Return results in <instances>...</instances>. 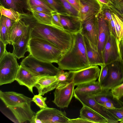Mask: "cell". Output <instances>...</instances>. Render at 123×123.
<instances>
[{
	"instance_id": "obj_1",
	"label": "cell",
	"mask_w": 123,
	"mask_h": 123,
	"mask_svg": "<svg viewBox=\"0 0 123 123\" xmlns=\"http://www.w3.org/2000/svg\"><path fill=\"white\" fill-rule=\"evenodd\" d=\"M29 26L30 37L39 38L47 41L60 49L63 54L72 47L73 35L64 30L53 25L39 23L36 19Z\"/></svg>"
},
{
	"instance_id": "obj_2",
	"label": "cell",
	"mask_w": 123,
	"mask_h": 123,
	"mask_svg": "<svg viewBox=\"0 0 123 123\" xmlns=\"http://www.w3.org/2000/svg\"><path fill=\"white\" fill-rule=\"evenodd\" d=\"M73 37L72 47L63 54L57 63L61 70L74 71L90 66L83 36L80 32Z\"/></svg>"
},
{
	"instance_id": "obj_3",
	"label": "cell",
	"mask_w": 123,
	"mask_h": 123,
	"mask_svg": "<svg viewBox=\"0 0 123 123\" xmlns=\"http://www.w3.org/2000/svg\"><path fill=\"white\" fill-rule=\"evenodd\" d=\"M27 51L36 58L44 62L57 63L63 53L47 41L39 38L30 37Z\"/></svg>"
},
{
	"instance_id": "obj_4",
	"label": "cell",
	"mask_w": 123,
	"mask_h": 123,
	"mask_svg": "<svg viewBox=\"0 0 123 123\" xmlns=\"http://www.w3.org/2000/svg\"><path fill=\"white\" fill-rule=\"evenodd\" d=\"M52 63L39 60L29 54L22 60L20 65L37 75L56 76L61 70Z\"/></svg>"
},
{
	"instance_id": "obj_5",
	"label": "cell",
	"mask_w": 123,
	"mask_h": 123,
	"mask_svg": "<svg viewBox=\"0 0 123 123\" xmlns=\"http://www.w3.org/2000/svg\"><path fill=\"white\" fill-rule=\"evenodd\" d=\"M17 58L7 51L0 59V85L11 83L15 80L20 67Z\"/></svg>"
},
{
	"instance_id": "obj_6",
	"label": "cell",
	"mask_w": 123,
	"mask_h": 123,
	"mask_svg": "<svg viewBox=\"0 0 123 123\" xmlns=\"http://www.w3.org/2000/svg\"><path fill=\"white\" fill-rule=\"evenodd\" d=\"M74 96L83 105L86 106L97 112L106 119L108 123H119L117 119L106 110L105 108L97 102L92 94L74 92Z\"/></svg>"
},
{
	"instance_id": "obj_7",
	"label": "cell",
	"mask_w": 123,
	"mask_h": 123,
	"mask_svg": "<svg viewBox=\"0 0 123 123\" xmlns=\"http://www.w3.org/2000/svg\"><path fill=\"white\" fill-rule=\"evenodd\" d=\"M108 65L107 75L100 84L103 89L111 90L123 83V62L118 60Z\"/></svg>"
},
{
	"instance_id": "obj_8",
	"label": "cell",
	"mask_w": 123,
	"mask_h": 123,
	"mask_svg": "<svg viewBox=\"0 0 123 123\" xmlns=\"http://www.w3.org/2000/svg\"><path fill=\"white\" fill-rule=\"evenodd\" d=\"M74 85L73 80L65 83L59 84L54 92L53 102L61 108H67L74 96Z\"/></svg>"
},
{
	"instance_id": "obj_9",
	"label": "cell",
	"mask_w": 123,
	"mask_h": 123,
	"mask_svg": "<svg viewBox=\"0 0 123 123\" xmlns=\"http://www.w3.org/2000/svg\"><path fill=\"white\" fill-rule=\"evenodd\" d=\"M100 69L98 66H91L76 71H69L71 73L75 86L96 81L99 76Z\"/></svg>"
},
{
	"instance_id": "obj_10",
	"label": "cell",
	"mask_w": 123,
	"mask_h": 123,
	"mask_svg": "<svg viewBox=\"0 0 123 123\" xmlns=\"http://www.w3.org/2000/svg\"><path fill=\"white\" fill-rule=\"evenodd\" d=\"M35 116L43 123H68L69 119L65 111L48 107L40 109L36 113Z\"/></svg>"
},
{
	"instance_id": "obj_11",
	"label": "cell",
	"mask_w": 123,
	"mask_h": 123,
	"mask_svg": "<svg viewBox=\"0 0 123 123\" xmlns=\"http://www.w3.org/2000/svg\"><path fill=\"white\" fill-rule=\"evenodd\" d=\"M102 56L104 64L105 65L121 60L117 39L111 33H110L105 44Z\"/></svg>"
},
{
	"instance_id": "obj_12",
	"label": "cell",
	"mask_w": 123,
	"mask_h": 123,
	"mask_svg": "<svg viewBox=\"0 0 123 123\" xmlns=\"http://www.w3.org/2000/svg\"><path fill=\"white\" fill-rule=\"evenodd\" d=\"M0 98L7 108L21 106L32 101V98L13 91L3 92Z\"/></svg>"
},
{
	"instance_id": "obj_13",
	"label": "cell",
	"mask_w": 123,
	"mask_h": 123,
	"mask_svg": "<svg viewBox=\"0 0 123 123\" xmlns=\"http://www.w3.org/2000/svg\"><path fill=\"white\" fill-rule=\"evenodd\" d=\"M98 15L90 17L82 21L80 33L97 46L98 26Z\"/></svg>"
},
{
	"instance_id": "obj_14",
	"label": "cell",
	"mask_w": 123,
	"mask_h": 123,
	"mask_svg": "<svg viewBox=\"0 0 123 123\" xmlns=\"http://www.w3.org/2000/svg\"><path fill=\"white\" fill-rule=\"evenodd\" d=\"M79 17L82 21L101 11L102 6L98 0H80Z\"/></svg>"
},
{
	"instance_id": "obj_15",
	"label": "cell",
	"mask_w": 123,
	"mask_h": 123,
	"mask_svg": "<svg viewBox=\"0 0 123 123\" xmlns=\"http://www.w3.org/2000/svg\"><path fill=\"white\" fill-rule=\"evenodd\" d=\"M59 15L61 23L64 30L73 35L81 32L82 21L79 17L69 15L60 14Z\"/></svg>"
},
{
	"instance_id": "obj_16",
	"label": "cell",
	"mask_w": 123,
	"mask_h": 123,
	"mask_svg": "<svg viewBox=\"0 0 123 123\" xmlns=\"http://www.w3.org/2000/svg\"><path fill=\"white\" fill-rule=\"evenodd\" d=\"M58 84L56 76L40 75L35 87L38 90V94L43 96L55 89Z\"/></svg>"
},
{
	"instance_id": "obj_17",
	"label": "cell",
	"mask_w": 123,
	"mask_h": 123,
	"mask_svg": "<svg viewBox=\"0 0 123 123\" xmlns=\"http://www.w3.org/2000/svg\"><path fill=\"white\" fill-rule=\"evenodd\" d=\"M83 37L87 55L90 66L97 65L101 67L104 64L102 56L97 46L90 42L86 36Z\"/></svg>"
},
{
	"instance_id": "obj_18",
	"label": "cell",
	"mask_w": 123,
	"mask_h": 123,
	"mask_svg": "<svg viewBox=\"0 0 123 123\" xmlns=\"http://www.w3.org/2000/svg\"><path fill=\"white\" fill-rule=\"evenodd\" d=\"M40 76L31 73L20 65L17 73L15 80L20 85L26 86L32 93L33 88Z\"/></svg>"
},
{
	"instance_id": "obj_19",
	"label": "cell",
	"mask_w": 123,
	"mask_h": 123,
	"mask_svg": "<svg viewBox=\"0 0 123 123\" xmlns=\"http://www.w3.org/2000/svg\"><path fill=\"white\" fill-rule=\"evenodd\" d=\"M97 18L98 26L97 47L102 56L103 51L110 34V31L108 23L104 19L101 11L98 15Z\"/></svg>"
},
{
	"instance_id": "obj_20",
	"label": "cell",
	"mask_w": 123,
	"mask_h": 123,
	"mask_svg": "<svg viewBox=\"0 0 123 123\" xmlns=\"http://www.w3.org/2000/svg\"><path fill=\"white\" fill-rule=\"evenodd\" d=\"M30 28L29 25L20 38L12 44L13 48L12 53L18 59L25 57L27 51V46L30 38Z\"/></svg>"
},
{
	"instance_id": "obj_21",
	"label": "cell",
	"mask_w": 123,
	"mask_h": 123,
	"mask_svg": "<svg viewBox=\"0 0 123 123\" xmlns=\"http://www.w3.org/2000/svg\"><path fill=\"white\" fill-rule=\"evenodd\" d=\"M92 95L95 100L100 105L106 102H110L113 104L116 108L123 106L119 100L113 97L111 90L103 89L100 92Z\"/></svg>"
},
{
	"instance_id": "obj_22",
	"label": "cell",
	"mask_w": 123,
	"mask_h": 123,
	"mask_svg": "<svg viewBox=\"0 0 123 123\" xmlns=\"http://www.w3.org/2000/svg\"><path fill=\"white\" fill-rule=\"evenodd\" d=\"M80 116L93 123H107V120L97 112L84 105L80 111Z\"/></svg>"
},
{
	"instance_id": "obj_23",
	"label": "cell",
	"mask_w": 123,
	"mask_h": 123,
	"mask_svg": "<svg viewBox=\"0 0 123 123\" xmlns=\"http://www.w3.org/2000/svg\"><path fill=\"white\" fill-rule=\"evenodd\" d=\"M103 89L98 81H94L77 86L74 92L93 95L100 92Z\"/></svg>"
},
{
	"instance_id": "obj_24",
	"label": "cell",
	"mask_w": 123,
	"mask_h": 123,
	"mask_svg": "<svg viewBox=\"0 0 123 123\" xmlns=\"http://www.w3.org/2000/svg\"><path fill=\"white\" fill-rule=\"evenodd\" d=\"M29 25H26L21 19L15 21L13 26L10 37L11 44L17 41L27 29Z\"/></svg>"
},
{
	"instance_id": "obj_25",
	"label": "cell",
	"mask_w": 123,
	"mask_h": 123,
	"mask_svg": "<svg viewBox=\"0 0 123 123\" xmlns=\"http://www.w3.org/2000/svg\"><path fill=\"white\" fill-rule=\"evenodd\" d=\"M0 3L5 8L12 9L20 13H24L23 9L28 10V7L27 0H0Z\"/></svg>"
},
{
	"instance_id": "obj_26",
	"label": "cell",
	"mask_w": 123,
	"mask_h": 123,
	"mask_svg": "<svg viewBox=\"0 0 123 123\" xmlns=\"http://www.w3.org/2000/svg\"><path fill=\"white\" fill-rule=\"evenodd\" d=\"M112 17L114 23L116 38L118 47L119 42L123 37V21L117 15L113 12Z\"/></svg>"
},
{
	"instance_id": "obj_27",
	"label": "cell",
	"mask_w": 123,
	"mask_h": 123,
	"mask_svg": "<svg viewBox=\"0 0 123 123\" xmlns=\"http://www.w3.org/2000/svg\"><path fill=\"white\" fill-rule=\"evenodd\" d=\"M29 11L32 12V15L38 23L53 25L52 23L51 15L32 10H30Z\"/></svg>"
},
{
	"instance_id": "obj_28",
	"label": "cell",
	"mask_w": 123,
	"mask_h": 123,
	"mask_svg": "<svg viewBox=\"0 0 123 123\" xmlns=\"http://www.w3.org/2000/svg\"><path fill=\"white\" fill-rule=\"evenodd\" d=\"M0 15H3L15 21L21 19L20 13L12 9L6 8L0 4Z\"/></svg>"
},
{
	"instance_id": "obj_29",
	"label": "cell",
	"mask_w": 123,
	"mask_h": 123,
	"mask_svg": "<svg viewBox=\"0 0 123 123\" xmlns=\"http://www.w3.org/2000/svg\"><path fill=\"white\" fill-rule=\"evenodd\" d=\"M52 10L60 14L69 15L66 9L58 0H44Z\"/></svg>"
},
{
	"instance_id": "obj_30",
	"label": "cell",
	"mask_w": 123,
	"mask_h": 123,
	"mask_svg": "<svg viewBox=\"0 0 123 123\" xmlns=\"http://www.w3.org/2000/svg\"><path fill=\"white\" fill-rule=\"evenodd\" d=\"M0 39L6 45L10 44L8 34L6 27L5 16L0 15Z\"/></svg>"
},
{
	"instance_id": "obj_31",
	"label": "cell",
	"mask_w": 123,
	"mask_h": 123,
	"mask_svg": "<svg viewBox=\"0 0 123 123\" xmlns=\"http://www.w3.org/2000/svg\"><path fill=\"white\" fill-rule=\"evenodd\" d=\"M56 76L58 84L66 83L72 81V74L70 71H64L61 70Z\"/></svg>"
},
{
	"instance_id": "obj_32",
	"label": "cell",
	"mask_w": 123,
	"mask_h": 123,
	"mask_svg": "<svg viewBox=\"0 0 123 123\" xmlns=\"http://www.w3.org/2000/svg\"><path fill=\"white\" fill-rule=\"evenodd\" d=\"M70 15L79 17V12L67 0H58Z\"/></svg>"
},
{
	"instance_id": "obj_33",
	"label": "cell",
	"mask_w": 123,
	"mask_h": 123,
	"mask_svg": "<svg viewBox=\"0 0 123 123\" xmlns=\"http://www.w3.org/2000/svg\"><path fill=\"white\" fill-rule=\"evenodd\" d=\"M112 3L111 8L114 12L123 16V0H111Z\"/></svg>"
},
{
	"instance_id": "obj_34",
	"label": "cell",
	"mask_w": 123,
	"mask_h": 123,
	"mask_svg": "<svg viewBox=\"0 0 123 123\" xmlns=\"http://www.w3.org/2000/svg\"><path fill=\"white\" fill-rule=\"evenodd\" d=\"M47 97H43L42 96L35 95L32 98V101L34 102L40 109H43L48 107L45 103Z\"/></svg>"
},
{
	"instance_id": "obj_35",
	"label": "cell",
	"mask_w": 123,
	"mask_h": 123,
	"mask_svg": "<svg viewBox=\"0 0 123 123\" xmlns=\"http://www.w3.org/2000/svg\"><path fill=\"white\" fill-rule=\"evenodd\" d=\"M27 4L28 6H39L45 8L51 12L53 11L44 0H27Z\"/></svg>"
},
{
	"instance_id": "obj_36",
	"label": "cell",
	"mask_w": 123,
	"mask_h": 123,
	"mask_svg": "<svg viewBox=\"0 0 123 123\" xmlns=\"http://www.w3.org/2000/svg\"><path fill=\"white\" fill-rule=\"evenodd\" d=\"M105 109L113 115L119 122H120L123 120V106L119 108H115L112 109L105 108Z\"/></svg>"
},
{
	"instance_id": "obj_37",
	"label": "cell",
	"mask_w": 123,
	"mask_h": 123,
	"mask_svg": "<svg viewBox=\"0 0 123 123\" xmlns=\"http://www.w3.org/2000/svg\"><path fill=\"white\" fill-rule=\"evenodd\" d=\"M59 14L55 11L51 12L52 23L53 25L64 30L61 23Z\"/></svg>"
},
{
	"instance_id": "obj_38",
	"label": "cell",
	"mask_w": 123,
	"mask_h": 123,
	"mask_svg": "<svg viewBox=\"0 0 123 123\" xmlns=\"http://www.w3.org/2000/svg\"><path fill=\"white\" fill-rule=\"evenodd\" d=\"M113 97L118 100L123 95V83L111 90Z\"/></svg>"
},
{
	"instance_id": "obj_39",
	"label": "cell",
	"mask_w": 123,
	"mask_h": 123,
	"mask_svg": "<svg viewBox=\"0 0 123 123\" xmlns=\"http://www.w3.org/2000/svg\"><path fill=\"white\" fill-rule=\"evenodd\" d=\"M101 69L98 81L100 83L107 77L108 72V65L104 64L101 66Z\"/></svg>"
},
{
	"instance_id": "obj_40",
	"label": "cell",
	"mask_w": 123,
	"mask_h": 123,
	"mask_svg": "<svg viewBox=\"0 0 123 123\" xmlns=\"http://www.w3.org/2000/svg\"><path fill=\"white\" fill-rule=\"evenodd\" d=\"M5 24L7 28L10 44H11L10 37L12 30L15 21L5 16Z\"/></svg>"
},
{
	"instance_id": "obj_41",
	"label": "cell",
	"mask_w": 123,
	"mask_h": 123,
	"mask_svg": "<svg viewBox=\"0 0 123 123\" xmlns=\"http://www.w3.org/2000/svg\"><path fill=\"white\" fill-rule=\"evenodd\" d=\"M28 10H33L42 12L46 14L51 15V12L43 7L39 6H28Z\"/></svg>"
},
{
	"instance_id": "obj_42",
	"label": "cell",
	"mask_w": 123,
	"mask_h": 123,
	"mask_svg": "<svg viewBox=\"0 0 123 123\" xmlns=\"http://www.w3.org/2000/svg\"><path fill=\"white\" fill-rule=\"evenodd\" d=\"M93 123L92 122L82 117L69 119L68 123Z\"/></svg>"
},
{
	"instance_id": "obj_43",
	"label": "cell",
	"mask_w": 123,
	"mask_h": 123,
	"mask_svg": "<svg viewBox=\"0 0 123 123\" xmlns=\"http://www.w3.org/2000/svg\"><path fill=\"white\" fill-rule=\"evenodd\" d=\"M79 12L80 10V0H67Z\"/></svg>"
},
{
	"instance_id": "obj_44",
	"label": "cell",
	"mask_w": 123,
	"mask_h": 123,
	"mask_svg": "<svg viewBox=\"0 0 123 123\" xmlns=\"http://www.w3.org/2000/svg\"><path fill=\"white\" fill-rule=\"evenodd\" d=\"M6 45L0 39V59L4 55L7 51L6 49Z\"/></svg>"
},
{
	"instance_id": "obj_45",
	"label": "cell",
	"mask_w": 123,
	"mask_h": 123,
	"mask_svg": "<svg viewBox=\"0 0 123 123\" xmlns=\"http://www.w3.org/2000/svg\"><path fill=\"white\" fill-rule=\"evenodd\" d=\"M118 51L120 59L123 61V37L119 43Z\"/></svg>"
},
{
	"instance_id": "obj_46",
	"label": "cell",
	"mask_w": 123,
	"mask_h": 123,
	"mask_svg": "<svg viewBox=\"0 0 123 123\" xmlns=\"http://www.w3.org/2000/svg\"><path fill=\"white\" fill-rule=\"evenodd\" d=\"M102 6L109 7L111 8L112 6L111 0H98Z\"/></svg>"
},
{
	"instance_id": "obj_47",
	"label": "cell",
	"mask_w": 123,
	"mask_h": 123,
	"mask_svg": "<svg viewBox=\"0 0 123 123\" xmlns=\"http://www.w3.org/2000/svg\"><path fill=\"white\" fill-rule=\"evenodd\" d=\"M101 105L107 109H112L116 108L113 104L110 102H106Z\"/></svg>"
},
{
	"instance_id": "obj_48",
	"label": "cell",
	"mask_w": 123,
	"mask_h": 123,
	"mask_svg": "<svg viewBox=\"0 0 123 123\" xmlns=\"http://www.w3.org/2000/svg\"><path fill=\"white\" fill-rule=\"evenodd\" d=\"M29 122L31 123H43L42 121L37 117L35 115L30 121Z\"/></svg>"
},
{
	"instance_id": "obj_49",
	"label": "cell",
	"mask_w": 123,
	"mask_h": 123,
	"mask_svg": "<svg viewBox=\"0 0 123 123\" xmlns=\"http://www.w3.org/2000/svg\"><path fill=\"white\" fill-rule=\"evenodd\" d=\"M118 100L123 105V95Z\"/></svg>"
},
{
	"instance_id": "obj_50",
	"label": "cell",
	"mask_w": 123,
	"mask_h": 123,
	"mask_svg": "<svg viewBox=\"0 0 123 123\" xmlns=\"http://www.w3.org/2000/svg\"><path fill=\"white\" fill-rule=\"evenodd\" d=\"M119 122L120 123H123V120Z\"/></svg>"
},
{
	"instance_id": "obj_51",
	"label": "cell",
	"mask_w": 123,
	"mask_h": 123,
	"mask_svg": "<svg viewBox=\"0 0 123 123\" xmlns=\"http://www.w3.org/2000/svg\"><path fill=\"white\" fill-rule=\"evenodd\" d=\"M121 18L122 20L123 21V18Z\"/></svg>"
},
{
	"instance_id": "obj_52",
	"label": "cell",
	"mask_w": 123,
	"mask_h": 123,
	"mask_svg": "<svg viewBox=\"0 0 123 123\" xmlns=\"http://www.w3.org/2000/svg\"><path fill=\"white\" fill-rule=\"evenodd\" d=\"M121 18H123V16H122V17H121Z\"/></svg>"
},
{
	"instance_id": "obj_53",
	"label": "cell",
	"mask_w": 123,
	"mask_h": 123,
	"mask_svg": "<svg viewBox=\"0 0 123 123\" xmlns=\"http://www.w3.org/2000/svg\"></svg>"
}]
</instances>
